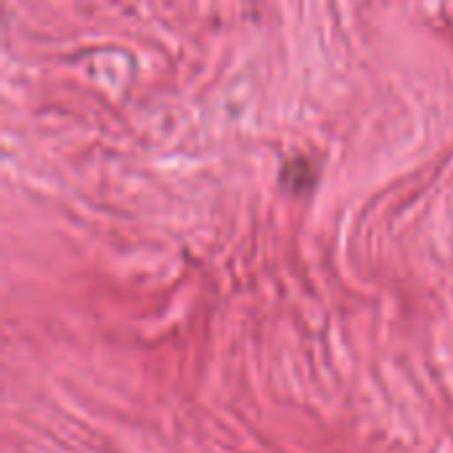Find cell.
I'll use <instances>...</instances> for the list:
<instances>
[{"mask_svg": "<svg viewBox=\"0 0 453 453\" xmlns=\"http://www.w3.org/2000/svg\"><path fill=\"white\" fill-rule=\"evenodd\" d=\"M313 183H316V173H313V167L305 159H295V162H289L284 167V186H289L292 191L303 194Z\"/></svg>", "mask_w": 453, "mask_h": 453, "instance_id": "1", "label": "cell"}]
</instances>
